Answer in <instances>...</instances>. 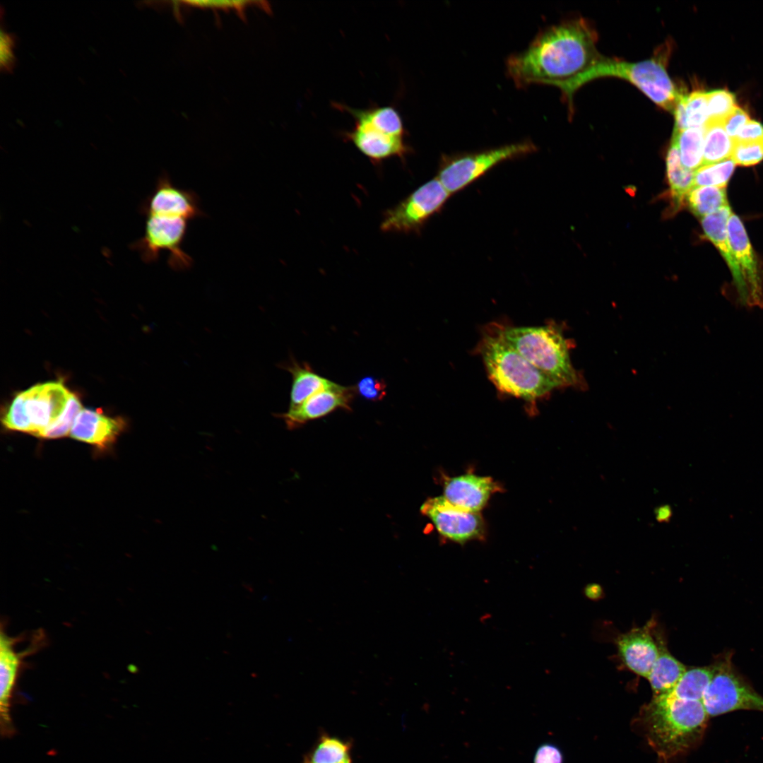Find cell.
Listing matches in <instances>:
<instances>
[{"instance_id": "7c38bea8", "label": "cell", "mask_w": 763, "mask_h": 763, "mask_svg": "<svg viewBox=\"0 0 763 763\" xmlns=\"http://www.w3.org/2000/svg\"><path fill=\"white\" fill-rule=\"evenodd\" d=\"M141 212L144 215H172L190 221L206 215L200 208L198 195L192 190L176 187L166 173L158 177L154 191L141 207Z\"/></svg>"}, {"instance_id": "5b68a950", "label": "cell", "mask_w": 763, "mask_h": 763, "mask_svg": "<svg viewBox=\"0 0 763 763\" xmlns=\"http://www.w3.org/2000/svg\"><path fill=\"white\" fill-rule=\"evenodd\" d=\"M668 46L661 48L651 58L628 62L603 56L582 78L581 86L602 77H616L635 85L661 108L672 114L684 93L670 77L667 69Z\"/></svg>"}, {"instance_id": "7402d4cb", "label": "cell", "mask_w": 763, "mask_h": 763, "mask_svg": "<svg viewBox=\"0 0 763 763\" xmlns=\"http://www.w3.org/2000/svg\"><path fill=\"white\" fill-rule=\"evenodd\" d=\"M333 106L351 114L354 120L365 122L387 134L405 137L406 129L402 117L394 107L378 106L360 110L336 102Z\"/></svg>"}, {"instance_id": "8fae6325", "label": "cell", "mask_w": 763, "mask_h": 763, "mask_svg": "<svg viewBox=\"0 0 763 763\" xmlns=\"http://www.w3.org/2000/svg\"><path fill=\"white\" fill-rule=\"evenodd\" d=\"M72 393L61 382L35 385L18 394L30 424V434L38 436L64 411Z\"/></svg>"}, {"instance_id": "d590c367", "label": "cell", "mask_w": 763, "mask_h": 763, "mask_svg": "<svg viewBox=\"0 0 763 763\" xmlns=\"http://www.w3.org/2000/svg\"><path fill=\"white\" fill-rule=\"evenodd\" d=\"M16 45L14 35L1 30L0 34V67L1 71L11 73L16 65V59L13 53Z\"/></svg>"}, {"instance_id": "d6986e66", "label": "cell", "mask_w": 763, "mask_h": 763, "mask_svg": "<svg viewBox=\"0 0 763 763\" xmlns=\"http://www.w3.org/2000/svg\"><path fill=\"white\" fill-rule=\"evenodd\" d=\"M620 655L635 673L647 678L656 661L659 649L646 628L634 629L617 640Z\"/></svg>"}, {"instance_id": "d4e9b609", "label": "cell", "mask_w": 763, "mask_h": 763, "mask_svg": "<svg viewBox=\"0 0 763 763\" xmlns=\"http://www.w3.org/2000/svg\"><path fill=\"white\" fill-rule=\"evenodd\" d=\"M653 668L647 677L654 696L671 690L686 671L685 666L661 646Z\"/></svg>"}, {"instance_id": "e0dca14e", "label": "cell", "mask_w": 763, "mask_h": 763, "mask_svg": "<svg viewBox=\"0 0 763 763\" xmlns=\"http://www.w3.org/2000/svg\"><path fill=\"white\" fill-rule=\"evenodd\" d=\"M732 214L729 205L702 218V225L706 237L716 247L727 263L733 276V284L738 292L737 302L740 306L751 307L750 295L739 266L731 248L727 224Z\"/></svg>"}, {"instance_id": "30bf717a", "label": "cell", "mask_w": 763, "mask_h": 763, "mask_svg": "<svg viewBox=\"0 0 763 763\" xmlns=\"http://www.w3.org/2000/svg\"><path fill=\"white\" fill-rule=\"evenodd\" d=\"M420 511L431 520L441 536L454 543L464 544L485 538V526L480 513L461 509L444 496L428 498Z\"/></svg>"}, {"instance_id": "277c9868", "label": "cell", "mask_w": 763, "mask_h": 763, "mask_svg": "<svg viewBox=\"0 0 763 763\" xmlns=\"http://www.w3.org/2000/svg\"><path fill=\"white\" fill-rule=\"evenodd\" d=\"M495 326L520 355L560 386L579 384V375L570 359L569 343L554 323L539 326Z\"/></svg>"}, {"instance_id": "4dcf8cb0", "label": "cell", "mask_w": 763, "mask_h": 763, "mask_svg": "<svg viewBox=\"0 0 763 763\" xmlns=\"http://www.w3.org/2000/svg\"><path fill=\"white\" fill-rule=\"evenodd\" d=\"M735 164L731 159L704 165L694 171V187L726 188L735 170Z\"/></svg>"}, {"instance_id": "7a4b0ae2", "label": "cell", "mask_w": 763, "mask_h": 763, "mask_svg": "<svg viewBox=\"0 0 763 763\" xmlns=\"http://www.w3.org/2000/svg\"><path fill=\"white\" fill-rule=\"evenodd\" d=\"M702 701L653 697L642 711L645 735L651 747L668 762L683 753L701 737L708 718Z\"/></svg>"}, {"instance_id": "ffe728a7", "label": "cell", "mask_w": 763, "mask_h": 763, "mask_svg": "<svg viewBox=\"0 0 763 763\" xmlns=\"http://www.w3.org/2000/svg\"><path fill=\"white\" fill-rule=\"evenodd\" d=\"M15 639L4 632L0 637V708L2 731L6 734L11 731L9 715L10 700L20 666L22 654L16 652Z\"/></svg>"}, {"instance_id": "9c48e42d", "label": "cell", "mask_w": 763, "mask_h": 763, "mask_svg": "<svg viewBox=\"0 0 763 763\" xmlns=\"http://www.w3.org/2000/svg\"><path fill=\"white\" fill-rule=\"evenodd\" d=\"M450 196L434 177L385 211L380 229L384 232L418 233L432 216L441 211Z\"/></svg>"}, {"instance_id": "e575fe53", "label": "cell", "mask_w": 763, "mask_h": 763, "mask_svg": "<svg viewBox=\"0 0 763 763\" xmlns=\"http://www.w3.org/2000/svg\"><path fill=\"white\" fill-rule=\"evenodd\" d=\"M354 387L356 393L370 401H380L386 394L384 381L372 376L362 377Z\"/></svg>"}, {"instance_id": "1f68e13d", "label": "cell", "mask_w": 763, "mask_h": 763, "mask_svg": "<svg viewBox=\"0 0 763 763\" xmlns=\"http://www.w3.org/2000/svg\"><path fill=\"white\" fill-rule=\"evenodd\" d=\"M706 96V123L723 124L737 106L734 93L728 90L721 89L707 92Z\"/></svg>"}, {"instance_id": "f1b7e54d", "label": "cell", "mask_w": 763, "mask_h": 763, "mask_svg": "<svg viewBox=\"0 0 763 763\" xmlns=\"http://www.w3.org/2000/svg\"><path fill=\"white\" fill-rule=\"evenodd\" d=\"M704 145L702 165L721 162L731 158L733 139L721 123H706L704 126Z\"/></svg>"}, {"instance_id": "8d00e7d4", "label": "cell", "mask_w": 763, "mask_h": 763, "mask_svg": "<svg viewBox=\"0 0 763 763\" xmlns=\"http://www.w3.org/2000/svg\"><path fill=\"white\" fill-rule=\"evenodd\" d=\"M182 3L188 6L223 10H235L243 13L244 10L254 1H184Z\"/></svg>"}, {"instance_id": "3957f363", "label": "cell", "mask_w": 763, "mask_h": 763, "mask_svg": "<svg viewBox=\"0 0 763 763\" xmlns=\"http://www.w3.org/2000/svg\"><path fill=\"white\" fill-rule=\"evenodd\" d=\"M487 376L501 393L531 405L560 385L520 355L495 325L486 329L477 347Z\"/></svg>"}, {"instance_id": "9a60e30c", "label": "cell", "mask_w": 763, "mask_h": 763, "mask_svg": "<svg viewBox=\"0 0 763 763\" xmlns=\"http://www.w3.org/2000/svg\"><path fill=\"white\" fill-rule=\"evenodd\" d=\"M442 480L444 497L453 504L473 512H479L494 493L502 490L492 478L469 473L444 476Z\"/></svg>"}, {"instance_id": "44dd1931", "label": "cell", "mask_w": 763, "mask_h": 763, "mask_svg": "<svg viewBox=\"0 0 763 763\" xmlns=\"http://www.w3.org/2000/svg\"><path fill=\"white\" fill-rule=\"evenodd\" d=\"M281 367L289 372L292 378L289 408L299 406L319 391L338 384L314 372L307 363L300 364L295 359L282 365Z\"/></svg>"}, {"instance_id": "2e32d148", "label": "cell", "mask_w": 763, "mask_h": 763, "mask_svg": "<svg viewBox=\"0 0 763 763\" xmlns=\"http://www.w3.org/2000/svg\"><path fill=\"white\" fill-rule=\"evenodd\" d=\"M343 136L373 162L403 158L409 152L404 137L387 134L361 121L355 120L352 130Z\"/></svg>"}, {"instance_id": "f546056e", "label": "cell", "mask_w": 763, "mask_h": 763, "mask_svg": "<svg viewBox=\"0 0 763 763\" xmlns=\"http://www.w3.org/2000/svg\"><path fill=\"white\" fill-rule=\"evenodd\" d=\"M691 211L702 218L728 205L726 188L694 187L685 198Z\"/></svg>"}, {"instance_id": "484cf974", "label": "cell", "mask_w": 763, "mask_h": 763, "mask_svg": "<svg viewBox=\"0 0 763 763\" xmlns=\"http://www.w3.org/2000/svg\"><path fill=\"white\" fill-rule=\"evenodd\" d=\"M672 138L675 140L682 165L694 171L702 165L704 128H689L682 131H673Z\"/></svg>"}, {"instance_id": "83f0119b", "label": "cell", "mask_w": 763, "mask_h": 763, "mask_svg": "<svg viewBox=\"0 0 763 763\" xmlns=\"http://www.w3.org/2000/svg\"><path fill=\"white\" fill-rule=\"evenodd\" d=\"M349 742L323 735L309 752L303 763H352Z\"/></svg>"}, {"instance_id": "8992f818", "label": "cell", "mask_w": 763, "mask_h": 763, "mask_svg": "<svg viewBox=\"0 0 763 763\" xmlns=\"http://www.w3.org/2000/svg\"><path fill=\"white\" fill-rule=\"evenodd\" d=\"M536 150L533 142L526 141L479 152L443 155L436 177L451 194L466 188L499 163Z\"/></svg>"}, {"instance_id": "ac0fdd59", "label": "cell", "mask_w": 763, "mask_h": 763, "mask_svg": "<svg viewBox=\"0 0 763 763\" xmlns=\"http://www.w3.org/2000/svg\"><path fill=\"white\" fill-rule=\"evenodd\" d=\"M124 421L97 410L83 408L75 419L70 435L100 448L111 445L123 431Z\"/></svg>"}, {"instance_id": "cb8c5ba5", "label": "cell", "mask_w": 763, "mask_h": 763, "mask_svg": "<svg viewBox=\"0 0 763 763\" xmlns=\"http://www.w3.org/2000/svg\"><path fill=\"white\" fill-rule=\"evenodd\" d=\"M706 93L695 90L690 94L684 93L682 95L673 113V131L704 126L707 121Z\"/></svg>"}, {"instance_id": "4316f807", "label": "cell", "mask_w": 763, "mask_h": 763, "mask_svg": "<svg viewBox=\"0 0 763 763\" xmlns=\"http://www.w3.org/2000/svg\"><path fill=\"white\" fill-rule=\"evenodd\" d=\"M712 675L711 665L686 670L675 687L666 693L678 699L702 701Z\"/></svg>"}, {"instance_id": "4fadbf2b", "label": "cell", "mask_w": 763, "mask_h": 763, "mask_svg": "<svg viewBox=\"0 0 763 763\" xmlns=\"http://www.w3.org/2000/svg\"><path fill=\"white\" fill-rule=\"evenodd\" d=\"M355 390L354 386L337 384L319 391L299 406L280 415L289 429H295L308 421L321 418L337 409L350 410Z\"/></svg>"}, {"instance_id": "d6a6232c", "label": "cell", "mask_w": 763, "mask_h": 763, "mask_svg": "<svg viewBox=\"0 0 763 763\" xmlns=\"http://www.w3.org/2000/svg\"><path fill=\"white\" fill-rule=\"evenodd\" d=\"M82 409V406L78 397L72 393L61 416L54 423L42 431L39 437L53 439L64 437L70 434L75 419Z\"/></svg>"}, {"instance_id": "52a82bcc", "label": "cell", "mask_w": 763, "mask_h": 763, "mask_svg": "<svg viewBox=\"0 0 763 763\" xmlns=\"http://www.w3.org/2000/svg\"><path fill=\"white\" fill-rule=\"evenodd\" d=\"M711 666L712 678L702 699L708 716L739 709L763 711V697L736 670L730 653L718 656Z\"/></svg>"}, {"instance_id": "836d02e7", "label": "cell", "mask_w": 763, "mask_h": 763, "mask_svg": "<svg viewBox=\"0 0 763 763\" xmlns=\"http://www.w3.org/2000/svg\"><path fill=\"white\" fill-rule=\"evenodd\" d=\"M731 159L735 165L751 166L763 160V140L740 141L733 140Z\"/></svg>"}, {"instance_id": "f35d334b", "label": "cell", "mask_w": 763, "mask_h": 763, "mask_svg": "<svg viewBox=\"0 0 763 763\" xmlns=\"http://www.w3.org/2000/svg\"><path fill=\"white\" fill-rule=\"evenodd\" d=\"M562 755L554 745L545 743L538 747L533 763H562Z\"/></svg>"}, {"instance_id": "60d3db41", "label": "cell", "mask_w": 763, "mask_h": 763, "mask_svg": "<svg viewBox=\"0 0 763 763\" xmlns=\"http://www.w3.org/2000/svg\"><path fill=\"white\" fill-rule=\"evenodd\" d=\"M656 519L659 523H668L673 517V509L668 504L657 507L654 510Z\"/></svg>"}, {"instance_id": "603a6c76", "label": "cell", "mask_w": 763, "mask_h": 763, "mask_svg": "<svg viewBox=\"0 0 763 763\" xmlns=\"http://www.w3.org/2000/svg\"><path fill=\"white\" fill-rule=\"evenodd\" d=\"M666 171L673 210H678L694 187V171L682 165L678 146L673 138L666 156Z\"/></svg>"}, {"instance_id": "74e56055", "label": "cell", "mask_w": 763, "mask_h": 763, "mask_svg": "<svg viewBox=\"0 0 763 763\" xmlns=\"http://www.w3.org/2000/svg\"><path fill=\"white\" fill-rule=\"evenodd\" d=\"M749 120L747 112L737 105L722 125L728 135L733 140Z\"/></svg>"}, {"instance_id": "ab89813d", "label": "cell", "mask_w": 763, "mask_h": 763, "mask_svg": "<svg viewBox=\"0 0 763 763\" xmlns=\"http://www.w3.org/2000/svg\"><path fill=\"white\" fill-rule=\"evenodd\" d=\"M733 140L740 141L763 140V125L759 122L750 119Z\"/></svg>"}, {"instance_id": "6da1fadb", "label": "cell", "mask_w": 763, "mask_h": 763, "mask_svg": "<svg viewBox=\"0 0 763 763\" xmlns=\"http://www.w3.org/2000/svg\"><path fill=\"white\" fill-rule=\"evenodd\" d=\"M597 35L583 18L564 21L539 32L528 47L509 56L507 73L519 88L533 84L558 88L573 110V97L583 77L603 58Z\"/></svg>"}, {"instance_id": "ba28073f", "label": "cell", "mask_w": 763, "mask_h": 763, "mask_svg": "<svg viewBox=\"0 0 763 763\" xmlns=\"http://www.w3.org/2000/svg\"><path fill=\"white\" fill-rule=\"evenodd\" d=\"M143 237L131 246L139 252L142 260L152 263L159 259L162 251L169 252L168 266L175 271L189 269L194 260L182 249L189 227V220L177 216L146 215Z\"/></svg>"}, {"instance_id": "5bb4252c", "label": "cell", "mask_w": 763, "mask_h": 763, "mask_svg": "<svg viewBox=\"0 0 763 763\" xmlns=\"http://www.w3.org/2000/svg\"><path fill=\"white\" fill-rule=\"evenodd\" d=\"M727 228L731 250L748 290L750 306L762 307L763 280L744 225L739 217L732 213Z\"/></svg>"}]
</instances>
